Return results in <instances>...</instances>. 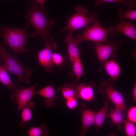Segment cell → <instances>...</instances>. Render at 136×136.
I'll use <instances>...</instances> for the list:
<instances>
[{"instance_id": "cell-2", "label": "cell", "mask_w": 136, "mask_h": 136, "mask_svg": "<svg viewBox=\"0 0 136 136\" xmlns=\"http://www.w3.org/2000/svg\"><path fill=\"white\" fill-rule=\"evenodd\" d=\"M29 24L28 22L23 27L20 28H11L8 25L0 26V36L4 39L2 44L8 46L16 56L30 51L26 47L30 36L27 30Z\"/></svg>"}, {"instance_id": "cell-17", "label": "cell", "mask_w": 136, "mask_h": 136, "mask_svg": "<svg viewBox=\"0 0 136 136\" xmlns=\"http://www.w3.org/2000/svg\"><path fill=\"white\" fill-rule=\"evenodd\" d=\"M111 101L108 98L105 100L104 104L98 111L96 112L94 125L99 133L102 125L107 117Z\"/></svg>"}, {"instance_id": "cell-4", "label": "cell", "mask_w": 136, "mask_h": 136, "mask_svg": "<svg viewBox=\"0 0 136 136\" xmlns=\"http://www.w3.org/2000/svg\"><path fill=\"white\" fill-rule=\"evenodd\" d=\"M74 8L76 12L72 16L67 17L68 20L67 24L61 30V32L67 30L69 32L68 35H73V32L75 31L98 21V18L97 13L91 12L90 16L87 17L88 12L85 7L77 5Z\"/></svg>"}, {"instance_id": "cell-11", "label": "cell", "mask_w": 136, "mask_h": 136, "mask_svg": "<svg viewBox=\"0 0 136 136\" xmlns=\"http://www.w3.org/2000/svg\"><path fill=\"white\" fill-rule=\"evenodd\" d=\"M82 117V126L81 136L85 135L88 129L94 125L96 112L86 109L85 105H81L80 107Z\"/></svg>"}, {"instance_id": "cell-22", "label": "cell", "mask_w": 136, "mask_h": 136, "mask_svg": "<svg viewBox=\"0 0 136 136\" xmlns=\"http://www.w3.org/2000/svg\"><path fill=\"white\" fill-rule=\"evenodd\" d=\"M27 134L29 136H48L49 131L47 125L45 124L39 126L30 127L28 130Z\"/></svg>"}, {"instance_id": "cell-1", "label": "cell", "mask_w": 136, "mask_h": 136, "mask_svg": "<svg viewBox=\"0 0 136 136\" xmlns=\"http://www.w3.org/2000/svg\"><path fill=\"white\" fill-rule=\"evenodd\" d=\"M27 10L25 19L35 29L30 36L35 38L39 36L44 41V43H46L49 39L51 27L55 24V21L48 18L45 8L41 7L36 0H33L32 6L28 7Z\"/></svg>"}, {"instance_id": "cell-20", "label": "cell", "mask_w": 136, "mask_h": 136, "mask_svg": "<svg viewBox=\"0 0 136 136\" xmlns=\"http://www.w3.org/2000/svg\"><path fill=\"white\" fill-rule=\"evenodd\" d=\"M75 79V83L78 85L81 78L85 74L83 64L80 57L77 58L72 64Z\"/></svg>"}, {"instance_id": "cell-6", "label": "cell", "mask_w": 136, "mask_h": 136, "mask_svg": "<svg viewBox=\"0 0 136 136\" xmlns=\"http://www.w3.org/2000/svg\"><path fill=\"white\" fill-rule=\"evenodd\" d=\"M38 83L25 88L17 85L11 95V100L17 105V116L22 108L30 101L35 95V88Z\"/></svg>"}, {"instance_id": "cell-30", "label": "cell", "mask_w": 136, "mask_h": 136, "mask_svg": "<svg viewBox=\"0 0 136 136\" xmlns=\"http://www.w3.org/2000/svg\"><path fill=\"white\" fill-rule=\"evenodd\" d=\"M27 1L28 0H25ZM40 6L42 8H44V5L45 0H36Z\"/></svg>"}, {"instance_id": "cell-8", "label": "cell", "mask_w": 136, "mask_h": 136, "mask_svg": "<svg viewBox=\"0 0 136 136\" xmlns=\"http://www.w3.org/2000/svg\"><path fill=\"white\" fill-rule=\"evenodd\" d=\"M45 48L38 53V61L44 68L46 72H52L54 69L56 68L52 60V51L56 50L57 43L52 37L44 43Z\"/></svg>"}, {"instance_id": "cell-24", "label": "cell", "mask_w": 136, "mask_h": 136, "mask_svg": "<svg viewBox=\"0 0 136 136\" xmlns=\"http://www.w3.org/2000/svg\"><path fill=\"white\" fill-rule=\"evenodd\" d=\"M95 7L97 8L105 2H114L122 4L128 10L133 9L135 6V0H95Z\"/></svg>"}, {"instance_id": "cell-27", "label": "cell", "mask_w": 136, "mask_h": 136, "mask_svg": "<svg viewBox=\"0 0 136 136\" xmlns=\"http://www.w3.org/2000/svg\"><path fill=\"white\" fill-rule=\"evenodd\" d=\"M78 99L74 97L66 100L65 105L69 109L73 110L76 109L78 105Z\"/></svg>"}, {"instance_id": "cell-3", "label": "cell", "mask_w": 136, "mask_h": 136, "mask_svg": "<svg viewBox=\"0 0 136 136\" xmlns=\"http://www.w3.org/2000/svg\"><path fill=\"white\" fill-rule=\"evenodd\" d=\"M0 52L4 62L3 66L7 72L17 76L20 82L25 81L30 84L32 70L27 69L24 63L17 60V56L8 53L2 44H0Z\"/></svg>"}, {"instance_id": "cell-14", "label": "cell", "mask_w": 136, "mask_h": 136, "mask_svg": "<svg viewBox=\"0 0 136 136\" xmlns=\"http://www.w3.org/2000/svg\"><path fill=\"white\" fill-rule=\"evenodd\" d=\"M126 110L115 107L112 108L108 112L107 117L111 119L112 125H116L118 126L119 131L122 129L125 115Z\"/></svg>"}, {"instance_id": "cell-5", "label": "cell", "mask_w": 136, "mask_h": 136, "mask_svg": "<svg viewBox=\"0 0 136 136\" xmlns=\"http://www.w3.org/2000/svg\"><path fill=\"white\" fill-rule=\"evenodd\" d=\"M109 32L108 29L103 27L98 21H94L92 25L88 27L82 35L74 37L78 45L85 41H90L94 43L109 42L108 39Z\"/></svg>"}, {"instance_id": "cell-9", "label": "cell", "mask_w": 136, "mask_h": 136, "mask_svg": "<svg viewBox=\"0 0 136 136\" xmlns=\"http://www.w3.org/2000/svg\"><path fill=\"white\" fill-rule=\"evenodd\" d=\"M121 43L120 40L110 42L105 44L100 43H93L92 47L95 50L98 58L103 63L108 60L118 50Z\"/></svg>"}, {"instance_id": "cell-21", "label": "cell", "mask_w": 136, "mask_h": 136, "mask_svg": "<svg viewBox=\"0 0 136 136\" xmlns=\"http://www.w3.org/2000/svg\"><path fill=\"white\" fill-rule=\"evenodd\" d=\"M4 66L0 64V82L9 89L13 90L18 85L14 84Z\"/></svg>"}, {"instance_id": "cell-31", "label": "cell", "mask_w": 136, "mask_h": 136, "mask_svg": "<svg viewBox=\"0 0 136 136\" xmlns=\"http://www.w3.org/2000/svg\"><path fill=\"white\" fill-rule=\"evenodd\" d=\"M1 57H2V56H1V53H0V59L1 58Z\"/></svg>"}, {"instance_id": "cell-28", "label": "cell", "mask_w": 136, "mask_h": 136, "mask_svg": "<svg viewBox=\"0 0 136 136\" xmlns=\"http://www.w3.org/2000/svg\"><path fill=\"white\" fill-rule=\"evenodd\" d=\"M127 119L136 124V106H134L130 107L127 113Z\"/></svg>"}, {"instance_id": "cell-7", "label": "cell", "mask_w": 136, "mask_h": 136, "mask_svg": "<svg viewBox=\"0 0 136 136\" xmlns=\"http://www.w3.org/2000/svg\"><path fill=\"white\" fill-rule=\"evenodd\" d=\"M114 82L110 79L101 81L98 87V91L100 93H105L115 107L126 110V107L124 97L114 88Z\"/></svg>"}, {"instance_id": "cell-12", "label": "cell", "mask_w": 136, "mask_h": 136, "mask_svg": "<svg viewBox=\"0 0 136 136\" xmlns=\"http://www.w3.org/2000/svg\"><path fill=\"white\" fill-rule=\"evenodd\" d=\"M94 86L91 83L88 85L84 83L78 84L76 89V98L89 102L93 100L94 98Z\"/></svg>"}, {"instance_id": "cell-13", "label": "cell", "mask_w": 136, "mask_h": 136, "mask_svg": "<svg viewBox=\"0 0 136 136\" xmlns=\"http://www.w3.org/2000/svg\"><path fill=\"white\" fill-rule=\"evenodd\" d=\"M35 94L45 98V99L44 101V104L49 108L54 106L55 101L57 98L52 84L41 89L36 92Z\"/></svg>"}, {"instance_id": "cell-23", "label": "cell", "mask_w": 136, "mask_h": 136, "mask_svg": "<svg viewBox=\"0 0 136 136\" xmlns=\"http://www.w3.org/2000/svg\"><path fill=\"white\" fill-rule=\"evenodd\" d=\"M52 60L56 68L62 69L68 60V57L63 53H53Z\"/></svg>"}, {"instance_id": "cell-18", "label": "cell", "mask_w": 136, "mask_h": 136, "mask_svg": "<svg viewBox=\"0 0 136 136\" xmlns=\"http://www.w3.org/2000/svg\"><path fill=\"white\" fill-rule=\"evenodd\" d=\"M35 106V103L31 100L21 110V121L18 126L21 129H24L26 124L31 119L32 116V110Z\"/></svg>"}, {"instance_id": "cell-25", "label": "cell", "mask_w": 136, "mask_h": 136, "mask_svg": "<svg viewBox=\"0 0 136 136\" xmlns=\"http://www.w3.org/2000/svg\"><path fill=\"white\" fill-rule=\"evenodd\" d=\"M118 16L120 20L128 19L132 20L136 19V10H128L123 11L122 9L118 10Z\"/></svg>"}, {"instance_id": "cell-16", "label": "cell", "mask_w": 136, "mask_h": 136, "mask_svg": "<svg viewBox=\"0 0 136 136\" xmlns=\"http://www.w3.org/2000/svg\"><path fill=\"white\" fill-rule=\"evenodd\" d=\"M103 63L102 67L104 69L111 79L114 82H116L121 72L119 64L114 59L110 58Z\"/></svg>"}, {"instance_id": "cell-29", "label": "cell", "mask_w": 136, "mask_h": 136, "mask_svg": "<svg viewBox=\"0 0 136 136\" xmlns=\"http://www.w3.org/2000/svg\"><path fill=\"white\" fill-rule=\"evenodd\" d=\"M132 96L134 100L136 101V83L135 82L132 92Z\"/></svg>"}, {"instance_id": "cell-19", "label": "cell", "mask_w": 136, "mask_h": 136, "mask_svg": "<svg viewBox=\"0 0 136 136\" xmlns=\"http://www.w3.org/2000/svg\"><path fill=\"white\" fill-rule=\"evenodd\" d=\"M78 85L74 81L72 83H66L57 90L61 93L63 97L66 100L76 97V89Z\"/></svg>"}, {"instance_id": "cell-10", "label": "cell", "mask_w": 136, "mask_h": 136, "mask_svg": "<svg viewBox=\"0 0 136 136\" xmlns=\"http://www.w3.org/2000/svg\"><path fill=\"white\" fill-rule=\"evenodd\" d=\"M107 29L111 36H115L119 32L135 41L136 40V29L132 22H128L126 20H120L118 23L109 26Z\"/></svg>"}, {"instance_id": "cell-26", "label": "cell", "mask_w": 136, "mask_h": 136, "mask_svg": "<svg viewBox=\"0 0 136 136\" xmlns=\"http://www.w3.org/2000/svg\"><path fill=\"white\" fill-rule=\"evenodd\" d=\"M125 134L127 136L136 135V127L135 124L127 119H125L123 122Z\"/></svg>"}, {"instance_id": "cell-15", "label": "cell", "mask_w": 136, "mask_h": 136, "mask_svg": "<svg viewBox=\"0 0 136 136\" xmlns=\"http://www.w3.org/2000/svg\"><path fill=\"white\" fill-rule=\"evenodd\" d=\"M63 41L67 44L69 58L72 65L77 58L80 57L81 51L73 35H68Z\"/></svg>"}]
</instances>
